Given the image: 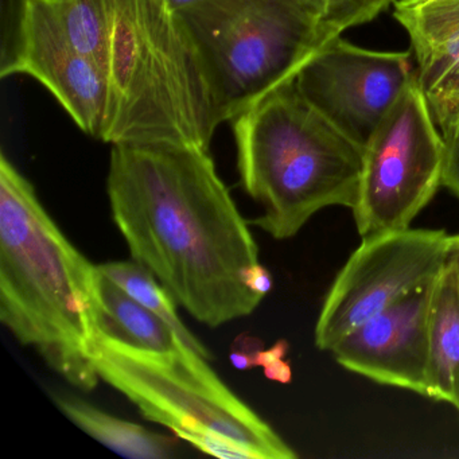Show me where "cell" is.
I'll use <instances>...</instances> for the list:
<instances>
[{"instance_id": "6da1fadb", "label": "cell", "mask_w": 459, "mask_h": 459, "mask_svg": "<svg viewBox=\"0 0 459 459\" xmlns=\"http://www.w3.org/2000/svg\"><path fill=\"white\" fill-rule=\"evenodd\" d=\"M209 150L176 142L112 144L109 205L133 260L209 327L244 318L263 298L244 283L259 248Z\"/></svg>"}, {"instance_id": "7a4b0ae2", "label": "cell", "mask_w": 459, "mask_h": 459, "mask_svg": "<svg viewBox=\"0 0 459 459\" xmlns=\"http://www.w3.org/2000/svg\"><path fill=\"white\" fill-rule=\"evenodd\" d=\"M96 276L33 185L0 155V321L84 392L101 381L93 359Z\"/></svg>"}, {"instance_id": "3957f363", "label": "cell", "mask_w": 459, "mask_h": 459, "mask_svg": "<svg viewBox=\"0 0 459 459\" xmlns=\"http://www.w3.org/2000/svg\"><path fill=\"white\" fill-rule=\"evenodd\" d=\"M232 125L241 186L262 208L252 225L287 240L322 209L353 211L364 149L316 111L294 79L260 98Z\"/></svg>"}, {"instance_id": "277c9868", "label": "cell", "mask_w": 459, "mask_h": 459, "mask_svg": "<svg viewBox=\"0 0 459 459\" xmlns=\"http://www.w3.org/2000/svg\"><path fill=\"white\" fill-rule=\"evenodd\" d=\"M108 107L101 141L209 150L220 123L192 39L163 0H107Z\"/></svg>"}, {"instance_id": "5b68a950", "label": "cell", "mask_w": 459, "mask_h": 459, "mask_svg": "<svg viewBox=\"0 0 459 459\" xmlns=\"http://www.w3.org/2000/svg\"><path fill=\"white\" fill-rule=\"evenodd\" d=\"M213 96L232 122L338 37L306 0H201L178 13Z\"/></svg>"}, {"instance_id": "8992f818", "label": "cell", "mask_w": 459, "mask_h": 459, "mask_svg": "<svg viewBox=\"0 0 459 459\" xmlns=\"http://www.w3.org/2000/svg\"><path fill=\"white\" fill-rule=\"evenodd\" d=\"M95 367L104 383L122 392L147 420L182 439L213 434L235 440L259 459H294L298 454L248 404L236 396L195 349L157 356L96 340Z\"/></svg>"}, {"instance_id": "52a82bcc", "label": "cell", "mask_w": 459, "mask_h": 459, "mask_svg": "<svg viewBox=\"0 0 459 459\" xmlns=\"http://www.w3.org/2000/svg\"><path fill=\"white\" fill-rule=\"evenodd\" d=\"M437 128L415 74L364 149L353 209L362 238L408 230L431 203L446 158Z\"/></svg>"}, {"instance_id": "ba28073f", "label": "cell", "mask_w": 459, "mask_h": 459, "mask_svg": "<svg viewBox=\"0 0 459 459\" xmlns=\"http://www.w3.org/2000/svg\"><path fill=\"white\" fill-rule=\"evenodd\" d=\"M451 243L446 230L412 228L362 238L325 298L316 348L332 351L359 325L431 283L450 257Z\"/></svg>"}, {"instance_id": "9c48e42d", "label": "cell", "mask_w": 459, "mask_h": 459, "mask_svg": "<svg viewBox=\"0 0 459 459\" xmlns=\"http://www.w3.org/2000/svg\"><path fill=\"white\" fill-rule=\"evenodd\" d=\"M411 52H375L330 39L298 71L306 101L362 149L415 76Z\"/></svg>"}, {"instance_id": "30bf717a", "label": "cell", "mask_w": 459, "mask_h": 459, "mask_svg": "<svg viewBox=\"0 0 459 459\" xmlns=\"http://www.w3.org/2000/svg\"><path fill=\"white\" fill-rule=\"evenodd\" d=\"M434 281L413 290L349 333L330 351L335 361L381 385L426 396Z\"/></svg>"}, {"instance_id": "8fae6325", "label": "cell", "mask_w": 459, "mask_h": 459, "mask_svg": "<svg viewBox=\"0 0 459 459\" xmlns=\"http://www.w3.org/2000/svg\"><path fill=\"white\" fill-rule=\"evenodd\" d=\"M22 74L39 80L85 134L101 141L108 74L100 64L69 44L48 0H34Z\"/></svg>"}, {"instance_id": "7c38bea8", "label": "cell", "mask_w": 459, "mask_h": 459, "mask_svg": "<svg viewBox=\"0 0 459 459\" xmlns=\"http://www.w3.org/2000/svg\"><path fill=\"white\" fill-rule=\"evenodd\" d=\"M416 79L443 136L459 125V0H394Z\"/></svg>"}, {"instance_id": "4fadbf2b", "label": "cell", "mask_w": 459, "mask_h": 459, "mask_svg": "<svg viewBox=\"0 0 459 459\" xmlns=\"http://www.w3.org/2000/svg\"><path fill=\"white\" fill-rule=\"evenodd\" d=\"M95 324L96 340L117 348L157 356H176L193 349L165 319L144 307L99 270Z\"/></svg>"}, {"instance_id": "5bb4252c", "label": "cell", "mask_w": 459, "mask_h": 459, "mask_svg": "<svg viewBox=\"0 0 459 459\" xmlns=\"http://www.w3.org/2000/svg\"><path fill=\"white\" fill-rule=\"evenodd\" d=\"M426 397L459 404V268L451 257L434 281Z\"/></svg>"}, {"instance_id": "9a60e30c", "label": "cell", "mask_w": 459, "mask_h": 459, "mask_svg": "<svg viewBox=\"0 0 459 459\" xmlns=\"http://www.w3.org/2000/svg\"><path fill=\"white\" fill-rule=\"evenodd\" d=\"M55 402L79 429L126 458L168 459L176 453L174 437L123 420L80 397L55 396Z\"/></svg>"}, {"instance_id": "2e32d148", "label": "cell", "mask_w": 459, "mask_h": 459, "mask_svg": "<svg viewBox=\"0 0 459 459\" xmlns=\"http://www.w3.org/2000/svg\"><path fill=\"white\" fill-rule=\"evenodd\" d=\"M99 273L111 279L120 289L125 290L128 295L138 300L144 307L154 311L160 318L165 319L179 337L197 351L205 359H213L208 348L198 340L190 330L182 324L177 313V302L170 292L155 278L152 271L144 265L139 264L135 260L131 262H109L98 265Z\"/></svg>"}, {"instance_id": "e0dca14e", "label": "cell", "mask_w": 459, "mask_h": 459, "mask_svg": "<svg viewBox=\"0 0 459 459\" xmlns=\"http://www.w3.org/2000/svg\"><path fill=\"white\" fill-rule=\"evenodd\" d=\"M69 44L107 71L109 14L107 0H48Z\"/></svg>"}, {"instance_id": "ac0fdd59", "label": "cell", "mask_w": 459, "mask_h": 459, "mask_svg": "<svg viewBox=\"0 0 459 459\" xmlns=\"http://www.w3.org/2000/svg\"><path fill=\"white\" fill-rule=\"evenodd\" d=\"M34 0H0V77L22 74Z\"/></svg>"}, {"instance_id": "d6986e66", "label": "cell", "mask_w": 459, "mask_h": 459, "mask_svg": "<svg viewBox=\"0 0 459 459\" xmlns=\"http://www.w3.org/2000/svg\"><path fill=\"white\" fill-rule=\"evenodd\" d=\"M324 25L341 36L348 29L365 25L385 12L394 0H306Z\"/></svg>"}, {"instance_id": "ffe728a7", "label": "cell", "mask_w": 459, "mask_h": 459, "mask_svg": "<svg viewBox=\"0 0 459 459\" xmlns=\"http://www.w3.org/2000/svg\"><path fill=\"white\" fill-rule=\"evenodd\" d=\"M443 138L446 142V158L442 186L447 187L459 198V125Z\"/></svg>"}, {"instance_id": "44dd1931", "label": "cell", "mask_w": 459, "mask_h": 459, "mask_svg": "<svg viewBox=\"0 0 459 459\" xmlns=\"http://www.w3.org/2000/svg\"><path fill=\"white\" fill-rule=\"evenodd\" d=\"M263 342L257 338L243 334L236 338L230 359L233 367L240 370H248L257 367V356L263 351Z\"/></svg>"}, {"instance_id": "7402d4cb", "label": "cell", "mask_w": 459, "mask_h": 459, "mask_svg": "<svg viewBox=\"0 0 459 459\" xmlns=\"http://www.w3.org/2000/svg\"><path fill=\"white\" fill-rule=\"evenodd\" d=\"M243 279L247 287L262 298H264L268 292H271L273 287V276H271L270 271L263 267L260 263L247 268Z\"/></svg>"}, {"instance_id": "603a6c76", "label": "cell", "mask_w": 459, "mask_h": 459, "mask_svg": "<svg viewBox=\"0 0 459 459\" xmlns=\"http://www.w3.org/2000/svg\"><path fill=\"white\" fill-rule=\"evenodd\" d=\"M290 345L286 340H279L275 345L271 346L270 349H263L257 356V367H267V365L273 364L279 359H284L286 354L289 353Z\"/></svg>"}, {"instance_id": "cb8c5ba5", "label": "cell", "mask_w": 459, "mask_h": 459, "mask_svg": "<svg viewBox=\"0 0 459 459\" xmlns=\"http://www.w3.org/2000/svg\"><path fill=\"white\" fill-rule=\"evenodd\" d=\"M264 376L271 381H276L281 384H290L292 380V369L286 359H279L273 364L263 368Z\"/></svg>"}, {"instance_id": "d4e9b609", "label": "cell", "mask_w": 459, "mask_h": 459, "mask_svg": "<svg viewBox=\"0 0 459 459\" xmlns=\"http://www.w3.org/2000/svg\"><path fill=\"white\" fill-rule=\"evenodd\" d=\"M166 7L170 10L174 14L184 12V10L189 9V7L195 6V4H200L201 0H163Z\"/></svg>"}, {"instance_id": "484cf974", "label": "cell", "mask_w": 459, "mask_h": 459, "mask_svg": "<svg viewBox=\"0 0 459 459\" xmlns=\"http://www.w3.org/2000/svg\"><path fill=\"white\" fill-rule=\"evenodd\" d=\"M450 257L456 263L459 268V235L453 236V243H451ZM456 410L459 411V404L456 405Z\"/></svg>"}]
</instances>
